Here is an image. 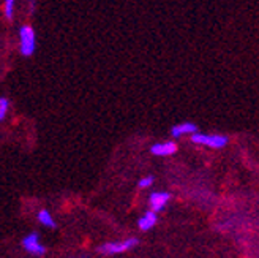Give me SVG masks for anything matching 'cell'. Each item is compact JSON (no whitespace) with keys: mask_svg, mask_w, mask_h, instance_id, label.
<instances>
[{"mask_svg":"<svg viewBox=\"0 0 259 258\" xmlns=\"http://www.w3.org/2000/svg\"><path fill=\"white\" fill-rule=\"evenodd\" d=\"M191 141L194 144H202L212 149H223L228 144V138L225 135H210V133H191Z\"/></svg>","mask_w":259,"mask_h":258,"instance_id":"1","label":"cell"},{"mask_svg":"<svg viewBox=\"0 0 259 258\" xmlns=\"http://www.w3.org/2000/svg\"><path fill=\"white\" fill-rule=\"evenodd\" d=\"M138 244L139 241L136 238H130V239H123L117 242H106V244H103L101 247H98V252L105 255H119V253H125L128 250L135 249Z\"/></svg>","mask_w":259,"mask_h":258,"instance_id":"2","label":"cell"},{"mask_svg":"<svg viewBox=\"0 0 259 258\" xmlns=\"http://www.w3.org/2000/svg\"><path fill=\"white\" fill-rule=\"evenodd\" d=\"M19 40H21V54L25 57L32 56L36 49V35L30 25L27 24L22 25L19 30Z\"/></svg>","mask_w":259,"mask_h":258,"instance_id":"3","label":"cell"},{"mask_svg":"<svg viewBox=\"0 0 259 258\" xmlns=\"http://www.w3.org/2000/svg\"><path fill=\"white\" fill-rule=\"evenodd\" d=\"M22 247H24L25 252H29L33 256H43L45 252H46L45 246L40 241V236H38V233H35V231L22 239Z\"/></svg>","mask_w":259,"mask_h":258,"instance_id":"4","label":"cell"},{"mask_svg":"<svg viewBox=\"0 0 259 258\" xmlns=\"http://www.w3.org/2000/svg\"><path fill=\"white\" fill-rule=\"evenodd\" d=\"M169 200H171V195L167 192H153L149 198L150 209L153 212H161L166 208V204L169 203Z\"/></svg>","mask_w":259,"mask_h":258,"instance_id":"5","label":"cell"},{"mask_svg":"<svg viewBox=\"0 0 259 258\" xmlns=\"http://www.w3.org/2000/svg\"><path fill=\"white\" fill-rule=\"evenodd\" d=\"M150 152L157 157H167L177 152V144L174 141H164V143H157L150 148Z\"/></svg>","mask_w":259,"mask_h":258,"instance_id":"6","label":"cell"},{"mask_svg":"<svg viewBox=\"0 0 259 258\" xmlns=\"http://www.w3.org/2000/svg\"><path fill=\"white\" fill-rule=\"evenodd\" d=\"M194 132H198V127L193 122H182V124H177L171 128V136L172 138H182V136L191 135Z\"/></svg>","mask_w":259,"mask_h":258,"instance_id":"7","label":"cell"},{"mask_svg":"<svg viewBox=\"0 0 259 258\" xmlns=\"http://www.w3.org/2000/svg\"><path fill=\"white\" fill-rule=\"evenodd\" d=\"M157 220H158L157 212H153V211L150 209V211H147L144 215H142V217L139 218L138 227H139L142 231H149L150 228H153L155 225H157Z\"/></svg>","mask_w":259,"mask_h":258,"instance_id":"8","label":"cell"},{"mask_svg":"<svg viewBox=\"0 0 259 258\" xmlns=\"http://www.w3.org/2000/svg\"><path fill=\"white\" fill-rule=\"evenodd\" d=\"M36 220L46 228H56V220L53 218V215H51V212L48 209H41L40 212H38Z\"/></svg>","mask_w":259,"mask_h":258,"instance_id":"9","label":"cell"},{"mask_svg":"<svg viewBox=\"0 0 259 258\" xmlns=\"http://www.w3.org/2000/svg\"><path fill=\"white\" fill-rule=\"evenodd\" d=\"M15 2L16 0H5V4H4V13L8 19H11L13 13H15Z\"/></svg>","mask_w":259,"mask_h":258,"instance_id":"10","label":"cell"},{"mask_svg":"<svg viewBox=\"0 0 259 258\" xmlns=\"http://www.w3.org/2000/svg\"><path fill=\"white\" fill-rule=\"evenodd\" d=\"M8 109H10V101L7 98H0V122L7 118Z\"/></svg>","mask_w":259,"mask_h":258,"instance_id":"11","label":"cell"},{"mask_svg":"<svg viewBox=\"0 0 259 258\" xmlns=\"http://www.w3.org/2000/svg\"><path fill=\"white\" fill-rule=\"evenodd\" d=\"M153 186V176H146L144 179H141L138 182V187L139 189H149Z\"/></svg>","mask_w":259,"mask_h":258,"instance_id":"12","label":"cell"}]
</instances>
